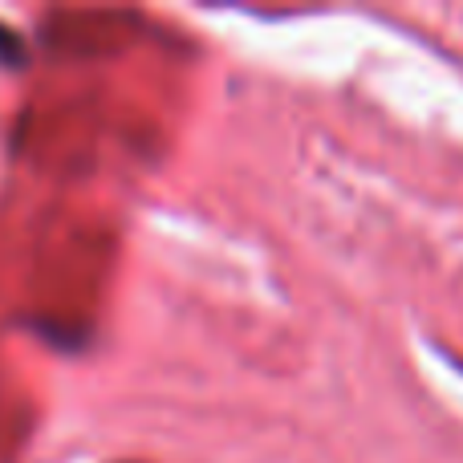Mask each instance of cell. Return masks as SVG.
Returning <instances> with one entry per match:
<instances>
[{
    "mask_svg": "<svg viewBox=\"0 0 463 463\" xmlns=\"http://www.w3.org/2000/svg\"><path fill=\"white\" fill-rule=\"evenodd\" d=\"M21 57H24L21 37H13V29H5V24H0V61H5V65H21Z\"/></svg>",
    "mask_w": 463,
    "mask_h": 463,
    "instance_id": "1",
    "label": "cell"
}]
</instances>
